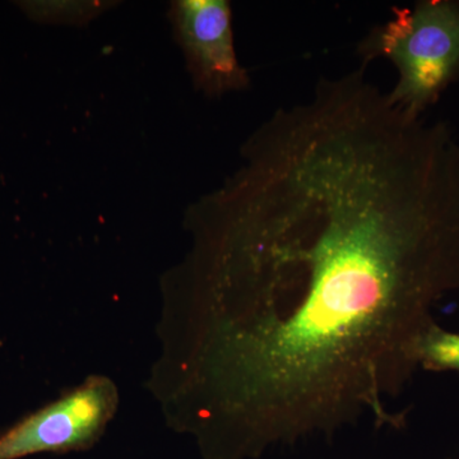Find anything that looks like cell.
<instances>
[{
  "label": "cell",
  "instance_id": "obj_3",
  "mask_svg": "<svg viewBox=\"0 0 459 459\" xmlns=\"http://www.w3.org/2000/svg\"><path fill=\"white\" fill-rule=\"evenodd\" d=\"M117 407L114 383L108 377H91L0 434V459L89 449L101 437Z\"/></svg>",
  "mask_w": 459,
  "mask_h": 459
},
{
  "label": "cell",
  "instance_id": "obj_2",
  "mask_svg": "<svg viewBox=\"0 0 459 459\" xmlns=\"http://www.w3.org/2000/svg\"><path fill=\"white\" fill-rule=\"evenodd\" d=\"M359 44L362 65L391 60L398 81L389 98L412 115H424L459 80V0H421L392 9Z\"/></svg>",
  "mask_w": 459,
  "mask_h": 459
},
{
  "label": "cell",
  "instance_id": "obj_4",
  "mask_svg": "<svg viewBox=\"0 0 459 459\" xmlns=\"http://www.w3.org/2000/svg\"><path fill=\"white\" fill-rule=\"evenodd\" d=\"M169 18L193 83L205 96L221 98L249 87V74L235 51L229 2L177 0Z\"/></svg>",
  "mask_w": 459,
  "mask_h": 459
},
{
  "label": "cell",
  "instance_id": "obj_5",
  "mask_svg": "<svg viewBox=\"0 0 459 459\" xmlns=\"http://www.w3.org/2000/svg\"><path fill=\"white\" fill-rule=\"evenodd\" d=\"M418 360L420 368L425 370L459 373V334L434 323L420 340Z\"/></svg>",
  "mask_w": 459,
  "mask_h": 459
},
{
  "label": "cell",
  "instance_id": "obj_1",
  "mask_svg": "<svg viewBox=\"0 0 459 459\" xmlns=\"http://www.w3.org/2000/svg\"><path fill=\"white\" fill-rule=\"evenodd\" d=\"M205 201L192 352L208 459L400 429L434 309L459 291V142L364 69L281 108Z\"/></svg>",
  "mask_w": 459,
  "mask_h": 459
},
{
  "label": "cell",
  "instance_id": "obj_6",
  "mask_svg": "<svg viewBox=\"0 0 459 459\" xmlns=\"http://www.w3.org/2000/svg\"><path fill=\"white\" fill-rule=\"evenodd\" d=\"M110 7L104 2H27L21 3L29 17L41 22L84 25Z\"/></svg>",
  "mask_w": 459,
  "mask_h": 459
}]
</instances>
